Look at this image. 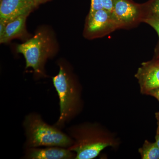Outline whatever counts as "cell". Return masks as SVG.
Masks as SVG:
<instances>
[{
  "label": "cell",
  "mask_w": 159,
  "mask_h": 159,
  "mask_svg": "<svg viewBox=\"0 0 159 159\" xmlns=\"http://www.w3.org/2000/svg\"><path fill=\"white\" fill-rule=\"evenodd\" d=\"M67 132L74 141L68 148L76 153V159L95 158L104 148L119 145L115 135L98 123L85 122L73 125Z\"/></svg>",
  "instance_id": "6da1fadb"
},
{
  "label": "cell",
  "mask_w": 159,
  "mask_h": 159,
  "mask_svg": "<svg viewBox=\"0 0 159 159\" xmlns=\"http://www.w3.org/2000/svg\"><path fill=\"white\" fill-rule=\"evenodd\" d=\"M26 136V148L57 146L68 148L74 141L68 134L55 125L47 124L39 115L32 113L23 122Z\"/></svg>",
  "instance_id": "7a4b0ae2"
},
{
  "label": "cell",
  "mask_w": 159,
  "mask_h": 159,
  "mask_svg": "<svg viewBox=\"0 0 159 159\" xmlns=\"http://www.w3.org/2000/svg\"><path fill=\"white\" fill-rule=\"evenodd\" d=\"M59 99L60 116L55 126L62 128L77 113L80 104L79 91L74 80L62 66L59 73L52 77Z\"/></svg>",
  "instance_id": "3957f363"
},
{
  "label": "cell",
  "mask_w": 159,
  "mask_h": 159,
  "mask_svg": "<svg viewBox=\"0 0 159 159\" xmlns=\"http://www.w3.org/2000/svg\"><path fill=\"white\" fill-rule=\"evenodd\" d=\"M48 43L45 36L38 33L26 42L18 45L16 52L24 55L26 69L32 68L36 74H43V66L48 53Z\"/></svg>",
  "instance_id": "277c9868"
},
{
  "label": "cell",
  "mask_w": 159,
  "mask_h": 159,
  "mask_svg": "<svg viewBox=\"0 0 159 159\" xmlns=\"http://www.w3.org/2000/svg\"><path fill=\"white\" fill-rule=\"evenodd\" d=\"M120 29L112 12L104 9L89 15L85 26V33L90 38L98 37Z\"/></svg>",
  "instance_id": "5b68a950"
},
{
  "label": "cell",
  "mask_w": 159,
  "mask_h": 159,
  "mask_svg": "<svg viewBox=\"0 0 159 159\" xmlns=\"http://www.w3.org/2000/svg\"><path fill=\"white\" fill-rule=\"evenodd\" d=\"M120 29L128 28L142 22L144 18L143 6L129 0H114L112 11Z\"/></svg>",
  "instance_id": "8992f818"
},
{
  "label": "cell",
  "mask_w": 159,
  "mask_h": 159,
  "mask_svg": "<svg viewBox=\"0 0 159 159\" xmlns=\"http://www.w3.org/2000/svg\"><path fill=\"white\" fill-rule=\"evenodd\" d=\"M37 6L33 0H1L0 20L7 24L22 16H28Z\"/></svg>",
  "instance_id": "52a82bcc"
},
{
  "label": "cell",
  "mask_w": 159,
  "mask_h": 159,
  "mask_svg": "<svg viewBox=\"0 0 159 159\" xmlns=\"http://www.w3.org/2000/svg\"><path fill=\"white\" fill-rule=\"evenodd\" d=\"M135 77L138 80L141 93L147 95L149 91L159 88V62L142 63Z\"/></svg>",
  "instance_id": "ba28073f"
},
{
  "label": "cell",
  "mask_w": 159,
  "mask_h": 159,
  "mask_svg": "<svg viewBox=\"0 0 159 159\" xmlns=\"http://www.w3.org/2000/svg\"><path fill=\"white\" fill-rule=\"evenodd\" d=\"M76 153L68 148L48 146L44 148H26L25 157L29 159H75Z\"/></svg>",
  "instance_id": "9c48e42d"
},
{
  "label": "cell",
  "mask_w": 159,
  "mask_h": 159,
  "mask_svg": "<svg viewBox=\"0 0 159 159\" xmlns=\"http://www.w3.org/2000/svg\"><path fill=\"white\" fill-rule=\"evenodd\" d=\"M27 15L22 16L12 20L6 25L5 31L0 36V43H4L24 33Z\"/></svg>",
  "instance_id": "30bf717a"
},
{
  "label": "cell",
  "mask_w": 159,
  "mask_h": 159,
  "mask_svg": "<svg viewBox=\"0 0 159 159\" xmlns=\"http://www.w3.org/2000/svg\"><path fill=\"white\" fill-rule=\"evenodd\" d=\"M139 152L142 159H159V148L156 142L145 140Z\"/></svg>",
  "instance_id": "8fae6325"
},
{
  "label": "cell",
  "mask_w": 159,
  "mask_h": 159,
  "mask_svg": "<svg viewBox=\"0 0 159 159\" xmlns=\"http://www.w3.org/2000/svg\"><path fill=\"white\" fill-rule=\"evenodd\" d=\"M144 18L154 16L159 18V0H153L148 7L143 6Z\"/></svg>",
  "instance_id": "7c38bea8"
},
{
  "label": "cell",
  "mask_w": 159,
  "mask_h": 159,
  "mask_svg": "<svg viewBox=\"0 0 159 159\" xmlns=\"http://www.w3.org/2000/svg\"><path fill=\"white\" fill-rule=\"evenodd\" d=\"M142 22L146 23L148 24L154 29L157 31L159 38V18L154 17V16H147L143 19ZM157 55L159 58V43L157 51Z\"/></svg>",
  "instance_id": "4fadbf2b"
},
{
  "label": "cell",
  "mask_w": 159,
  "mask_h": 159,
  "mask_svg": "<svg viewBox=\"0 0 159 159\" xmlns=\"http://www.w3.org/2000/svg\"><path fill=\"white\" fill-rule=\"evenodd\" d=\"M90 10L89 15L93 14L95 11L103 9L101 0H91Z\"/></svg>",
  "instance_id": "5bb4252c"
},
{
  "label": "cell",
  "mask_w": 159,
  "mask_h": 159,
  "mask_svg": "<svg viewBox=\"0 0 159 159\" xmlns=\"http://www.w3.org/2000/svg\"><path fill=\"white\" fill-rule=\"evenodd\" d=\"M101 1L103 9L112 12L113 7L114 0H101Z\"/></svg>",
  "instance_id": "9a60e30c"
},
{
  "label": "cell",
  "mask_w": 159,
  "mask_h": 159,
  "mask_svg": "<svg viewBox=\"0 0 159 159\" xmlns=\"http://www.w3.org/2000/svg\"><path fill=\"white\" fill-rule=\"evenodd\" d=\"M147 95H150V96L155 97L158 100L159 102V88L155 89L149 91Z\"/></svg>",
  "instance_id": "2e32d148"
},
{
  "label": "cell",
  "mask_w": 159,
  "mask_h": 159,
  "mask_svg": "<svg viewBox=\"0 0 159 159\" xmlns=\"http://www.w3.org/2000/svg\"><path fill=\"white\" fill-rule=\"evenodd\" d=\"M6 25V23L4 22L3 21L0 20V36H2L4 33Z\"/></svg>",
  "instance_id": "e0dca14e"
},
{
  "label": "cell",
  "mask_w": 159,
  "mask_h": 159,
  "mask_svg": "<svg viewBox=\"0 0 159 159\" xmlns=\"http://www.w3.org/2000/svg\"><path fill=\"white\" fill-rule=\"evenodd\" d=\"M156 142L159 148V125H158L157 129L156 135Z\"/></svg>",
  "instance_id": "ac0fdd59"
},
{
  "label": "cell",
  "mask_w": 159,
  "mask_h": 159,
  "mask_svg": "<svg viewBox=\"0 0 159 159\" xmlns=\"http://www.w3.org/2000/svg\"><path fill=\"white\" fill-rule=\"evenodd\" d=\"M47 1H48V0H37L36 2V5H38L39 4H41V3Z\"/></svg>",
  "instance_id": "d6986e66"
},
{
  "label": "cell",
  "mask_w": 159,
  "mask_h": 159,
  "mask_svg": "<svg viewBox=\"0 0 159 159\" xmlns=\"http://www.w3.org/2000/svg\"><path fill=\"white\" fill-rule=\"evenodd\" d=\"M156 117L157 120L158 125H159V112L156 113Z\"/></svg>",
  "instance_id": "ffe728a7"
},
{
  "label": "cell",
  "mask_w": 159,
  "mask_h": 159,
  "mask_svg": "<svg viewBox=\"0 0 159 159\" xmlns=\"http://www.w3.org/2000/svg\"><path fill=\"white\" fill-rule=\"evenodd\" d=\"M33 1H34V2H35L36 3V1H37V0H33Z\"/></svg>",
  "instance_id": "44dd1931"
},
{
  "label": "cell",
  "mask_w": 159,
  "mask_h": 159,
  "mask_svg": "<svg viewBox=\"0 0 159 159\" xmlns=\"http://www.w3.org/2000/svg\"></svg>",
  "instance_id": "7402d4cb"
}]
</instances>
